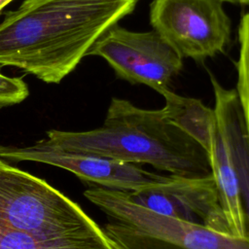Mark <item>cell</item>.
<instances>
[{
    "label": "cell",
    "instance_id": "1",
    "mask_svg": "<svg viewBox=\"0 0 249 249\" xmlns=\"http://www.w3.org/2000/svg\"><path fill=\"white\" fill-rule=\"evenodd\" d=\"M139 0H24L0 22V67L60 83Z\"/></svg>",
    "mask_w": 249,
    "mask_h": 249
},
{
    "label": "cell",
    "instance_id": "2",
    "mask_svg": "<svg viewBox=\"0 0 249 249\" xmlns=\"http://www.w3.org/2000/svg\"><path fill=\"white\" fill-rule=\"evenodd\" d=\"M35 145L55 151L146 163L176 176L211 174L204 150L174 125L162 108L143 109L126 99L112 98L103 124L88 131H47Z\"/></svg>",
    "mask_w": 249,
    "mask_h": 249
},
{
    "label": "cell",
    "instance_id": "3",
    "mask_svg": "<svg viewBox=\"0 0 249 249\" xmlns=\"http://www.w3.org/2000/svg\"><path fill=\"white\" fill-rule=\"evenodd\" d=\"M0 249H119L76 202L0 160Z\"/></svg>",
    "mask_w": 249,
    "mask_h": 249
},
{
    "label": "cell",
    "instance_id": "4",
    "mask_svg": "<svg viewBox=\"0 0 249 249\" xmlns=\"http://www.w3.org/2000/svg\"><path fill=\"white\" fill-rule=\"evenodd\" d=\"M84 196L110 218L103 229L119 249H249V235L158 214L134 203L123 191L93 185Z\"/></svg>",
    "mask_w": 249,
    "mask_h": 249
},
{
    "label": "cell",
    "instance_id": "5",
    "mask_svg": "<svg viewBox=\"0 0 249 249\" xmlns=\"http://www.w3.org/2000/svg\"><path fill=\"white\" fill-rule=\"evenodd\" d=\"M221 0H154L150 22L183 58L202 61L231 40V19Z\"/></svg>",
    "mask_w": 249,
    "mask_h": 249
},
{
    "label": "cell",
    "instance_id": "6",
    "mask_svg": "<svg viewBox=\"0 0 249 249\" xmlns=\"http://www.w3.org/2000/svg\"><path fill=\"white\" fill-rule=\"evenodd\" d=\"M88 55L104 58L119 79L145 85L160 94L169 89L183 68V57L155 30H127L118 23L91 47Z\"/></svg>",
    "mask_w": 249,
    "mask_h": 249
},
{
    "label": "cell",
    "instance_id": "7",
    "mask_svg": "<svg viewBox=\"0 0 249 249\" xmlns=\"http://www.w3.org/2000/svg\"><path fill=\"white\" fill-rule=\"evenodd\" d=\"M126 195L134 203L158 214L231 233L211 174L165 176L153 187Z\"/></svg>",
    "mask_w": 249,
    "mask_h": 249
},
{
    "label": "cell",
    "instance_id": "8",
    "mask_svg": "<svg viewBox=\"0 0 249 249\" xmlns=\"http://www.w3.org/2000/svg\"><path fill=\"white\" fill-rule=\"evenodd\" d=\"M0 157L13 161H37L66 169L81 180L126 193L139 192L161 182L165 176L130 163L88 154L50 150L37 145L5 147Z\"/></svg>",
    "mask_w": 249,
    "mask_h": 249
},
{
    "label": "cell",
    "instance_id": "9",
    "mask_svg": "<svg viewBox=\"0 0 249 249\" xmlns=\"http://www.w3.org/2000/svg\"><path fill=\"white\" fill-rule=\"evenodd\" d=\"M214 111L234 164L239 194L249 230V140L235 89L224 88L213 75Z\"/></svg>",
    "mask_w": 249,
    "mask_h": 249
},
{
    "label": "cell",
    "instance_id": "10",
    "mask_svg": "<svg viewBox=\"0 0 249 249\" xmlns=\"http://www.w3.org/2000/svg\"><path fill=\"white\" fill-rule=\"evenodd\" d=\"M238 41L239 57L237 60V86L235 91L249 140V11L240 19Z\"/></svg>",
    "mask_w": 249,
    "mask_h": 249
},
{
    "label": "cell",
    "instance_id": "11",
    "mask_svg": "<svg viewBox=\"0 0 249 249\" xmlns=\"http://www.w3.org/2000/svg\"><path fill=\"white\" fill-rule=\"evenodd\" d=\"M28 94V87L21 78L0 73V108L20 103Z\"/></svg>",
    "mask_w": 249,
    "mask_h": 249
},
{
    "label": "cell",
    "instance_id": "12",
    "mask_svg": "<svg viewBox=\"0 0 249 249\" xmlns=\"http://www.w3.org/2000/svg\"><path fill=\"white\" fill-rule=\"evenodd\" d=\"M222 2H230L233 4H241V5H248L249 6V0H221Z\"/></svg>",
    "mask_w": 249,
    "mask_h": 249
},
{
    "label": "cell",
    "instance_id": "13",
    "mask_svg": "<svg viewBox=\"0 0 249 249\" xmlns=\"http://www.w3.org/2000/svg\"><path fill=\"white\" fill-rule=\"evenodd\" d=\"M14 0H0V14L2 12V10L8 6V4H10L11 2H13Z\"/></svg>",
    "mask_w": 249,
    "mask_h": 249
},
{
    "label": "cell",
    "instance_id": "14",
    "mask_svg": "<svg viewBox=\"0 0 249 249\" xmlns=\"http://www.w3.org/2000/svg\"><path fill=\"white\" fill-rule=\"evenodd\" d=\"M3 149H4V147H3V146H0V152H1Z\"/></svg>",
    "mask_w": 249,
    "mask_h": 249
}]
</instances>
